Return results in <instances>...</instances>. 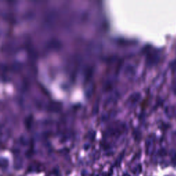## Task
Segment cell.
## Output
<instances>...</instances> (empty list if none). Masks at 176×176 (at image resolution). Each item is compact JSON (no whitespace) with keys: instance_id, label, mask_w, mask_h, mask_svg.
Segmentation results:
<instances>
[{"instance_id":"cell-1","label":"cell","mask_w":176,"mask_h":176,"mask_svg":"<svg viewBox=\"0 0 176 176\" xmlns=\"http://www.w3.org/2000/svg\"><path fill=\"white\" fill-rule=\"evenodd\" d=\"M43 169V167L41 166L40 164H31V166L28 167V172H40Z\"/></svg>"},{"instance_id":"cell-2","label":"cell","mask_w":176,"mask_h":176,"mask_svg":"<svg viewBox=\"0 0 176 176\" xmlns=\"http://www.w3.org/2000/svg\"><path fill=\"white\" fill-rule=\"evenodd\" d=\"M132 171H133L134 174H139V173L141 172V166L139 165L138 167H136L134 169L132 170Z\"/></svg>"},{"instance_id":"cell-3","label":"cell","mask_w":176,"mask_h":176,"mask_svg":"<svg viewBox=\"0 0 176 176\" xmlns=\"http://www.w3.org/2000/svg\"><path fill=\"white\" fill-rule=\"evenodd\" d=\"M123 176H129V175L128 174V173H124V174L123 175Z\"/></svg>"}]
</instances>
